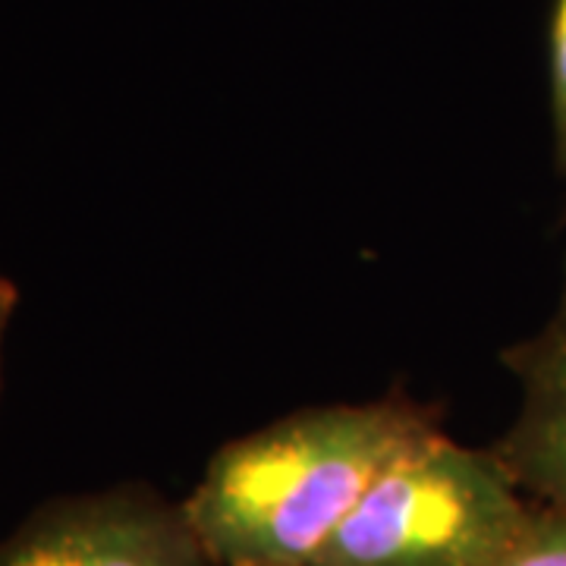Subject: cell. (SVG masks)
I'll return each instance as SVG.
<instances>
[{"instance_id":"277c9868","label":"cell","mask_w":566,"mask_h":566,"mask_svg":"<svg viewBox=\"0 0 566 566\" xmlns=\"http://www.w3.org/2000/svg\"><path fill=\"white\" fill-rule=\"evenodd\" d=\"M504 363L523 385V409L491 450L526 494L566 504V305L542 334L510 346Z\"/></svg>"},{"instance_id":"7a4b0ae2","label":"cell","mask_w":566,"mask_h":566,"mask_svg":"<svg viewBox=\"0 0 566 566\" xmlns=\"http://www.w3.org/2000/svg\"><path fill=\"white\" fill-rule=\"evenodd\" d=\"M532 506L494 450L434 428L371 482L312 566H494Z\"/></svg>"},{"instance_id":"8992f818","label":"cell","mask_w":566,"mask_h":566,"mask_svg":"<svg viewBox=\"0 0 566 566\" xmlns=\"http://www.w3.org/2000/svg\"><path fill=\"white\" fill-rule=\"evenodd\" d=\"M547 92L554 123V155L566 177V0H551L547 10Z\"/></svg>"},{"instance_id":"52a82bcc","label":"cell","mask_w":566,"mask_h":566,"mask_svg":"<svg viewBox=\"0 0 566 566\" xmlns=\"http://www.w3.org/2000/svg\"><path fill=\"white\" fill-rule=\"evenodd\" d=\"M17 303H20V290L13 286V281H7L0 274V390H3V337H7L10 318L17 312Z\"/></svg>"},{"instance_id":"5b68a950","label":"cell","mask_w":566,"mask_h":566,"mask_svg":"<svg viewBox=\"0 0 566 566\" xmlns=\"http://www.w3.org/2000/svg\"><path fill=\"white\" fill-rule=\"evenodd\" d=\"M494 566H566V504L532 506L523 532Z\"/></svg>"},{"instance_id":"ba28073f","label":"cell","mask_w":566,"mask_h":566,"mask_svg":"<svg viewBox=\"0 0 566 566\" xmlns=\"http://www.w3.org/2000/svg\"><path fill=\"white\" fill-rule=\"evenodd\" d=\"M564 305H566V296H564Z\"/></svg>"},{"instance_id":"3957f363","label":"cell","mask_w":566,"mask_h":566,"mask_svg":"<svg viewBox=\"0 0 566 566\" xmlns=\"http://www.w3.org/2000/svg\"><path fill=\"white\" fill-rule=\"evenodd\" d=\"M0 566H214L186 506L148 488L61 497L0 542Z\"/></svg>"},{"instance_id":"6da1fadb","label":"cell","mask_w":566,"mask_h":566,"mask_svg":"<svg viewBox=\"0 0 566 566\" xmlns=\"http://www.w3.org/2000/svg\"><path fill=\"white\" fill-rule=\"evenodd\" d=\"M434 428L403 397L300 409L221 447L182 506L214 566H312L371 482Z\"/></svg>"}]
</instances>
